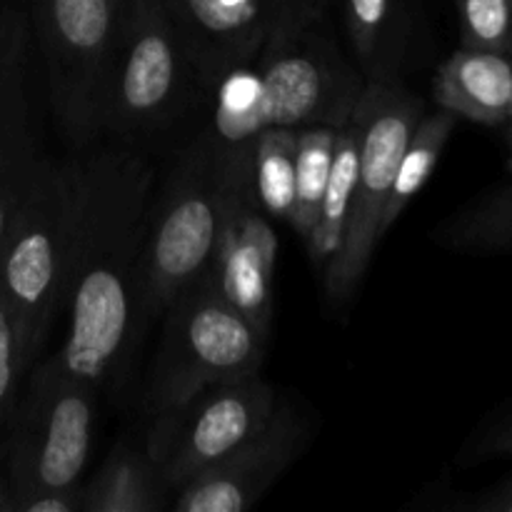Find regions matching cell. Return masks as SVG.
I'll use <instances>...</instances> for the list:
<instances>
[{"label":"cell","mask_w":512,"mask_h":512,"mask_svg":"<svg viewBox=\"0 0 512 512\" xmlns=\"http://www.w3.org/2000/svg\"><path fill=\"white\" fill-rule=\"evenodd\" d=\"M225 158L228 150L203 130L150 205L140 260V325L163 318L168 305L208 270L220 223Z\"/></svg>","instance_id":"6"},{"label":"cell","mask_w":512,"mask_h":512,"mask_svg":"<svg viewBox=\"0 0 512 512\" xmlns=\"http://www.w3.org/2000/svg\"><path fill=\"white\" fill-rule=\"evenodd\" d=\"M438 108L480 125H505L512 110V53L460 45L433 80Z\"/></svg>","instance_id":"15"},{"label":"cell","mask_w":512,"mask_h":512,"mask_svg":"<svg viewBox=\"0 0 512 512\" xmlns=\"http://www.w3.org/2000/svg\"><path fill=\"white\" fill-rule=\"evenodd\" d=\"M123 18L125 0H30L53 118L75 148H88L105 133Z\"/></svg>","instance_id":"7"},{"label":"cell","mask_w":512,"mask_h":512,"mask_svg":"<svg viewBox=\"0 0 512 512\" xmlns=\"http://www.w3.org/2000/svg\"><path fill=\"white\" fill-rule=\"evenodd\" d=\"M63 313L55 358L103 388L118 378L140 333L138 290L155 170L130 148L78 153Z\"/></svg>","instance_id":"1"},{"label":"cell","mask_w":512,"mask_h":512,"mask_svg":"<svg viewBox=\"0 0 512 512\" xmlns=\"http://www.w3.org/2000/svg\"><path fill=\"white\" fill-rule=\"evenodd\" d=\"M278 408L273 385L258 373L203 390L155 453L160 480L173 493L258 433Z\"/></svg>","instance_id":"11"},{"label":"cell","mask_w":512,"mask_h":512,"mask_svg":"<svg viewBox=\"0 0 512 512\" xmlns=\"http://www.w3.org/2000/svg\"><path fill=\"white\" fill-rule=\"evenodd\" d=\"M278 235L260 208L250 170V143L228 148L220 223L208 273L218 293L253 323L265 340L273 333V283Z\"/></svg>","instance_id":"10"},{"label":"cell","mask_w":512,"mask_h":512,"mask_svg":"<svg viewBox=\"0 0 512 512\" xmlns=\"http://www.w3.org/2000/svg\"><path fill=\"white\" fill-rule=\"evenodd\" d=\"M458 120V115L443 108H438L435 113H423V118L418 120L398 160L393 190H390V198L383 210V220H380V238L393 228L400 213L408 208L410 200L423 190L433 170L438 168L440 155H443Z\"/></svg>","instance_id":"19"},{"label":"cell","mask_w":512,"mask_h":512,"mask_svg":"<svg viewBox=\"0 0 512 512\" xmlns=\"http://www.w3.org/2000/svg\"><path fill=\"white\" fill-rule=\"evenodd\" d=\"M423 100L410 95L400 83L365 85L355 103L353 120L358 130V178L340 250L325 265V293L343 303L358 290L380 243V220L395 183L398 160L410 133L423 118Z\"/></svg>","instance_id":"8"},{"label":"cell","mask_w":512,"mask_h":512,"mask_svg":"<svg viewBox=\"0 0 512 512\" xmlns=\"http://www.w3.org/2000/svg\"><path fill=\"white\" fill-rule=\"evenodd\" d=\"M30 363L25 358L23 340H20L18 323L13 310L8 308L5 298L0 295V440L10 423L15 403L20 398V380L30 373Z\"/></svg>","instance_id":"24"},{"label":"cell","mask_w":512,"mask_h":512,"mask_svg":"<svg viewBox=\"0 0 512 512\" xmlns=\"http://www.w3.org/2000/svg\"><path fill=\"white\" fill-rule=\"evenodd\" d=\"M435 238L463 253H512V183L465 205L435 230Z\"/></svg>","instance_id":"21"},{"label":"cell","mask_w":512,"mask_h":512,"mask_svg":"<svg viewBox=\"0 0 512 512\" xmlns=\"http://www.w3.org/2000/svg\"><path fill=\"white\" fill-rule=\"evenodd\" d=\"M98 393L55 355L33 365L0 440L15 512H80Z\"/></svg>","instance_id":"3"},{"label":"cell","mask_w":512,"mask_h":512,"mask_svg":"<svg viewBox=\"0 0 512 512\" xmlns=\"http://www.w3.org/2000/svg\"><path fill=\"white\" fill-rule=\"evenodd\" d=\"M340 128L305 125L298 128V165H295V208L290 228L308 243L318 223L320 203L328 188Z\"/></svg>","instance_id":"22"},{"label":"cell","mask_w":512,"mask_h":512,"mask_svg":"<svg viewBox=\"0 0 512 512\" xmlns=\"http://www.w3.org/2000/svg\"><path fill=\"white\" fill-rule=\"evenodd\" d=\"M198 85L215 90L258 60L270 35L293 13L328 0H163Z\"/></svg>","instance_id":"12"},{"label":"cell","mask_w":512,"mask_h":512,"mask_svg":"<svg viewBox=\"0 0 512 512\" xmlns=\"http://www.w3.org/2000/svg\"><path fill=\"white\" fill-rule=\"evenodd\" d=\"M193 83V65L163 0H125L105 130L135 138L163 128L183 108Z\"/></svg>","instance_id":"9"},{"label":"cell","mask_w":512,"mask_h":512,"mask_svg":"<svg viewBox=\"0 0 512 512\" xmlns=\"http://www.w3.org/2000/svg\"><path fill=\"white\" fill-rule=\"evenodd\" d=\"M465 48L512 53V0H458Z\"/></svg>","instance_id":"23"},{"label":"cell","mask_w":512,"mask_h":512,"mask_svg":"<svg viewBox=\"0 0 512 512\" xmlns=\"http://www.w3.org/2000/svg\"><path fill=\"white\" fill-rule=\"evenodd\" d=\"M165 495L168 490L145 445L123 443L83 485L80 512H155L165 505Z\"/></svg>","instance_id":"17"},{"label":"cell","mask_w":512,"mask_h":512,"mask_svg":"<svg viewBox=\"0 0 512 512\" xmlns=\"http://www.w3.org/2000/svg\"><path fill=\"white\" fill-rule=\"evenodd\" d=\"M308 428L290 408H275L245 443L175 490L178 512H245L295 463Z\"/></svg>","instance_id":"13"},{"label":"cell","mask_w":512,"mask_h":512,"mask_svg":"<svg viewBox=\"0 0 512 512\" xmlns=\"http://www.w3.org/2000/svg\"><path fill=\"white\" fill-rule=\"evenodd\" d=\"M355 178H358V130H355L353 120H348L340 128L338 143H335L333 168H330L328 188H325L323 203H320L318 223L305 243L313 265L323 270L338 253L345 238L350 210H353Z\"/></svg>","instance_id":"18"},{"label":"cell","mask_w":512,"mask_h":512,"mask_svg":"<svg viewBox=\"0 0 512 512\" xmlns=\"http://www.w3.org/2000/svg\"><path fill=\"white\" fill-rule=\"evenodd\" d=\"M30 10L20 0L0 5V248L43 160L30 108Z\"/></svg>","instance_id":"14"},{"label":"cell","mask_w":512,"mask_h":512,"mask_svg":"<svg viewBox=\"0 0 512 512\" xmlns=\"http://www.w3.org/2000/svg\"><path fill=\"white\" fill-rule=\"evenodd\" d=\"M163 318L148 388L153 428L145 450L150 458L203 390L260 373L268 345L253 323L218 293L208 270L168 305Z\"/></svg>","instance_id":"4"},{"label":"cell","mask_w":512,"mask_h":512,"mask_svg":"<svg viewBox=\"0 0 512 512\" xmlns=\"http://www.w3.org/2000/svg\"><path fill=\"white\" fill-rule=\"evenodd\" d=\"M325 3L293 13L278 25L253 65L230 73L215 88L205 133L238 148L265 128H343L365 83L358 68L320 28Z\"/></svg>","instance_id":"2"},{"label":"cell","mask_w":512,"mask_h":512,"mask_svg":"<svg viewBox=\"0 0 512 512\" xmlns=\"http://www.w3.org/2000/svg\"><path fill=\"white\" fill-rule=\"evenodd\" d=\"M473 455H478V458H512V405L485 425V430L475 440Z\"/></svg>","instance_id":"25"},{"label":"cell","mask_w":512,"mask_h":512,"mask_svg":"<svg viewBox=\"0 0 512 512\" xmlns=\"http://www.w3.org/2000/svg\"><path fill=\"white\" fill-rule=\"evenodd\" d=\"M295 165L298 128H265L250 140V170L260 208L288 225L295 208Z\"/></svg>","instance_id":"20"},{"label":"cell","mask_w":512,"mask_h":512,"mask_svg":"<svg viewBox=\"0 0 512 512\" xmlns=\"http://www.w3.org/2000/svg\"><path fill=\"white\" fill-rule=\"evenodd\" d=\"M345 28L365 85L400 83L413 38L405 0H345Z\"/></svg>","instance_id":"16"},{"label":"cell","mask_w":512,"mask_h":512,"mask_svg":"<svg viewBox=\"0 0 512 512\" xmlns=\"http://www.w3.org/2000/svg\"><path fill=\"white\" fill-rule=\"evenodd\" d=\"M0 512H15L13 493H10L8 475H5V468H3V458H0Z\"/></svg>","instance_id":"26"},{"label":"cell","mask_w":512,"mask_h":512,"mask_svg":"<svg viewBox=\"0 0 512 512\" xmlns=\"http://www.w3.org/2000/svg\"><path fill=\"white\" fill-rule=\"evenodd\" d=\"M505 125H508V145H510V165H512V110H510L508 120H505Z\"/></svg>","instance_id":"27"},{"label":"cell","mask_w":512,"mask_h":512,"mask_svg":"<svg viewBox=\"0 0 512 512\" xmlns=\"http://www.w3.org/2000/svg\"><path fill=\"white\" fill-rule=\"evenodd\" d=\"M73 208V158L55 163L43 155L0 248V295L13 310L30 368L63 313Z\"/></svg>","instance_id":"5"}]
</instances>
